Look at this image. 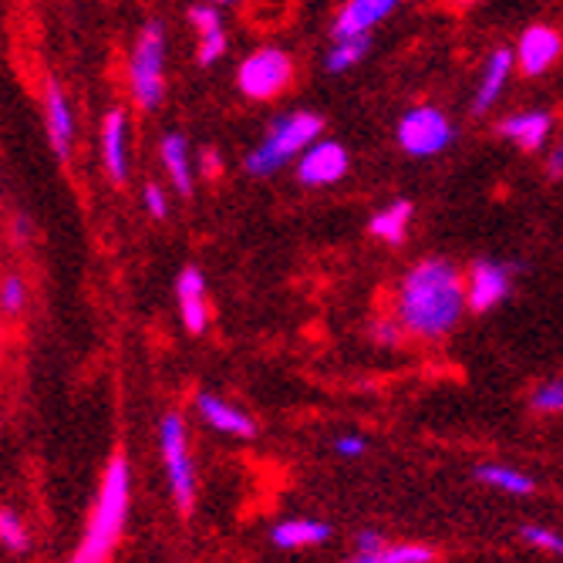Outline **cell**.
I'll list each match as a JSON object with an SVG mask.
<instances>
[{"mask_svg":"<svg viewBox=\"0 0 563 563\" xmlns=\"http://www.w3.org/2000/svg\"><path fill=\"white\" fill-rule=\"evenodd\" d=\"M523 540L547 550V553H553V556H563V537L547 530V527H523Z\"/></svg>","mask_w":563,"mask_h":563,"instance_id":"28","label":"cell"},{"mask_svg":"<svg viewBox=\"0 0 563 563\" xmlns=\"http://www.w3.org/2000/svg\"><path fill=\"white\" fill-rule=\"evenodd\" d=\"M452 142V125L449 119L432 109V106H416L412 112H405L398 122V145L416 159H429L445 152Z\"/></svg>","mask_w":563,"mask_h":563,"instance_id":"7","label":"cell"},{"mask_svg":"<svg viewBox=\"0 0 563 563\" xmlns=\"http://www.w3.org/2000/svg\"><path fill=\"white\" fill-rule=\"evenodd\" d=\"M75 112H71V101L65 95V88L58 81H47L44 88V135H47V145L51 152L68 163L71 159V148H75Z\"/></svg>","mask_w":563,"mask_h":563,"instance_id":"8","label":"cell"},{"mask_svg":"<svg viewBox=\"0 0 563 563\" xmlns=\"http://www.w3.org/2000/svg\"><path fill=\"white\" fill-rule=\"evenodd\" d=\"M476 476L486 486H493L499 493H509V496H530L533 493V479L527 473H520V470H509V466H479Z\"/></svg>","mask_w":563,"mask_h":563,"instance_id":"22","label":"cell"},{"mask_svg":"<svg viewBox=\"0 0 563 563\" xmlns=\"http://www.w3.org/2000/svg\"><path fill=\"white\" fill-rule=\"evenodd\" d=\"M27 303V280L21 274H8L4 280H0V314H21Z\"/></svg>","mask_w":563,"mask_h":563,"instance_id":"24","label":"cell"},{"mask_svg":"<svg viewBox=\"0 0 563 563\" xmlns=\"http://www.w3.org/2000/svg\"><path fill=\"white\" fill-rule=\"evenodd\" d=\"M196 166H199V173L207 176V179L220 176V169H223V166H220V152H217V148H202V152H199V163H196Z\"/></svg>","mask_w":563,"mask_h":563,"instance_id":"33","label":"cell"},{"mask_svg":"<svg viewBox=\"0 0 563 563\" xmlns=\"http://www.w3.org/2000/svg\"><path fill=\"white\" fill-rule=\"evenodd\" d=\"M509 294V267L503 264H493V261H479L470 274V284H466V300L476 314L489 311L496 307L503 297Z\"/></svg>","mask_w":563,"mask_h":563,"instance_id":"12","label":"cell"},{"mask_svg":"<svg viewBox=\"0 0 563 563\" xmlns=\"http://www.w3.org/2000/svg\"><path fill=\"white\" fill-rule=\"evenodd\" d=\"M176 297H179V318L189 334H202L210 321V307H207V284L196 267H186L176 280Z\"/></svg>","mask_w":563,"mask_h":563,"instance_id":"13","label":"cell"},{"mask_svg":"<svg viewBox=\"0 0 563 563\" xmlns=\"http://www.w3.org/2000/svg\"><path fill=\"white\" fill-rule=\"evenodd\" d=\"M0 347H4V324H0Z\"/></svg>","mask_w":563,"mask_h":563,"instance_id":"37","label":"cell"},{"mask_svg":"<svg viewBox=\"0 0 563 563\" xmlns=\"http://www.w3.org/2000/svg\"><path fill=\"white\" fill-rule=\"evenodd\" d=\"M499 132L509 139V142H517L520 148L533 152L547 142L550 135V115L547 112H520V115H509L499 122Z\"/></svg>","mask_w":563,"mask_h":563,"instance_id":"18","label":"cell"},{"mask_svg":"<svg viewBox=\"0 0 563 563\" xmlns=\"http://www.w3.org/2000/svg\"><path fill=\"white\" fill-rule=\"evenodd\" d=\"M514 62H517V55L509 47L493 51L489 62H486V71H483V81H479V91L473 98V112H486L493 101L499 98V91L509 81V71H514Z\"/></svg>","mask_w":563,"mask_h":563,"instance_id":"16","label":"cell"},{"mask_svg":"<svg viewBox=\"0 0 563 563\" xmlns=\"http://www.w3.org/2000/svg\"><path fill=\"white\" fill-rule=\"evenodd\" d=\"M14 240H18V243L31 240V223H27V217H14Z\"/></svg>","mask_w":563,"mask_h":563,"instance_id":"35","label":"cell"},{"mask_svg":"<svg viewBox=\"0 0 563 563\" xmlns=\"http://www.w3.org/2000/svg\"><path fill=\"white\" fill-rule=\"evenodd\" d=\"M142 202H145L148 217L166 220V213H169V199H166V189H163L159 183H145V189H142Z\"/></svg>","mask_w":563,"mask_h":563,"instance_id":"30","label":"cell"},{"mask_svg":"<svg viewBox=\"0 0 563 563\" xmlns=\"http://www.w3.org/2000/svg\"><path fill=\"white\" fill-rule=\"evenodd\" d=\"M334 449H338V455H347V459H354V455H362L365 449H368V442L362 439V435H341L338 442H334Z\"/></svg>","mask_w":563,"mask_h":563,"instance_id":"32","label":"cell"},{"mask_svg":"<svg viewBox=\"0 0 563 563\" xmlns=\"http://www.w3.org/2000/svg\"><path fill=\"white\" fill-rule=\"evenodd\" d=\"M533 408L537 412H563V382H547L533 391Z\"/></svg>","mask_w":563,"mask_h":563,"instance_id":"26","label":"cell"},{"mask_svg":"<svg viewBox=\"0 0 563 563\" xmlns=\"http://www.w3.org/2000/svg\"><path fill=\"white\" fill-rule=\"evenodd\" d=\"M408 220H412V202H391V207L378 210L368 223V233L385 240V243H401L405 240V230H408Z\"/></svg>","mask_w":563,"mask_h":563,"instance_id":"20","label":"cell"},{"mask_svg":"<svg viewBox=\"0 0 563 563\" xmlns=\"http://www.w3.org/2000/svg\"><path fill=\"white\" fill-rule=\"evenodd\" d=\"M324 122L314 112H294V115H280L267 139L246 156V173L250 176H271L280 166H287L297 152H303L307 145H314V139L321 135Z\"/></svg>","mask_w":563,"mask_h":563,"instance_id":"3","label":"cell"},{"mask_svg":"<svg viewBox=\"0 0 563 563\" xmlns=\"http://www.w3.org/2000/svg\"><path fill=\"white\" fill-rule=\"evenodd\" d=\"M196 405H199V416L207 419V426H213L217 432L240 435V439H253V435H257V426H253V419L246 412H240L236 405H230L227 398L202 391L196 398Z\"/></svg>","mask_w":563,"mask_h":563,"instance_id":"14","label":"cell"},{"mask_svg":"<svg viewBox=\"0 0 563 563\" xmlns=\"http://www.w3.org/2000/svg\"><path fill=\"white\" fill-rule=\"evenodd\" d=\"M563 173V148L556 152V156L550 159V176H560Z\"/></svg>","mask_w":563,"mask_h":563,"instance_id":"36","label":"cell"},{"mask_svg":"<svg viewBox=\"0 0 563 563\" xmlns=\"http://www.w3.org/2000/svg\"><path fill=\"white\" fill-rule=\"evenodd\" d=\"M294 78V62L284 47H261L240 65L236 71V85L246 98L253 101H267L277 98Z\"/></svg>","mask_w":563,"mask_h":563,"instance_id":"6","label":"cell"},{"mask_svg":"<svg viewBox=\"0 0 563 563\" xmlns=\"http://www.w3.org/2000/svg\"><path fill=\"white\" fill-rule=\"evenodd\" d=\"M405 334L408 331H405L401 321H385V318L382 321H372V341L382 344V347H398Z\"/></svg>","mask_w":563,"mask_h":563,"instance_id":"29","label":"cell"},{"mask_svg":"<svg viewBox=\"0 0 563 563\" xmlns=\"http://www.w3.org/2000/svg\"><path fill=\"white\" fill-rule=\"evenodd\" d=\"M347 173V152L338 142H314L303 148L297 163V179L303 186H331Z\"/></svg>","mask_w":563,"mask_h":563,"instance_id":"9","label":"cell"},{"mask_svg":"<svg viewBox=\"0 0 563 563\" xmlns=\"http://www.w3.org/2000/svg\"><path fill=\"white\" fill-rule=\"evenodd\" d=\"M398 0H347L344 11L334 21V34L338 37H354V34H368L375 24H382Z\"/></svg>","mask_w":563,"mask_h":563,"instance_id":"15","label":"cell"},{"mask_svg":"<svg viewBox=\"0 0 563 563\" xmlns=\"http://www.w3.org/2000/svg\"><path fill=\"white\" fill-rule=\"evenodd\" d=\"M213 4H236V0H213Z\"/></svg>","mask_w":563,"mask_h":563,"instance_id":"38","label":"cell"},{"mask_svg":"<svg viewBox=\"0 0 563 563\" xmlns=\"http://www.w3.org/2000/svg\"><path fill=\"white\" fill-rule=\"evenodd\" d=\"M331 537V527L328 523H318V520H287V523H277L271 540L274 547L280 550H300V547H318Z\"/></svg>","mask_w":563,"mask_h":563,"instance_id":"19","label":"cell"},{"mask_svg":"<svg viewBox=\"0 0 563 563\" xmlns=\"http://www.w3.org/2000/svg\"><path fill=\"white\" fill-rule=\"evenodd\" d=\"M101 166L119 186L129 179V119L122 109H112L101 119Z\"/></svg>","mask_w":563,"mask_h":563,"instance_id":"11","label":"cell"},{"mask_svg":"<svg viewBox=\"0 0 563 563\" xmlns=\"http://www.w3.org/2000/svg\"><path fill=\"white\" fill-rule=\"evenodd\" d=\"M560 51H563V37L553 27H547V24H533L520 37L517 65H520V71L527 78H537V75L553 68V62L560 58Z\"/></svg>","mask_w":563,"mask_h":563,"instance_id":"10","label":"cell"},{"mask_svg":"<svg viewBox=\"0 0 563 563\" xmlns=\"http://www.w3.org/2000/svg\"><path fill=\"white\" fill-rule=\"evenodd\" d=\"M223 51H227V34H223V27L199 34V65H213V62H220V58H223Z\"/></svg>","mask_w":563,"mask_h":563,"instance_id":"27","label":"cell"},{"mask_svg":"<svg viewBox=\"0 0 563 563\" xmlns=\"http://www.w3.org/2000/svg\"><path fill=\"white\" fill-rule=\"evenodd\" d=\"M0 543H4L8 550H14V553L31 547V533H27L24 520L18 514H11V509L0 514Z\"/></svg>","mask_w":563,"mask_h":563,"instance_id":"25","label":"cell"},{"mask_svg":"<svg viewBox=\"0 0 563 563\" xmlns=\"http://www.w3.org/2000/svg\"><path fill=\"white\" fill-rule=\"evenodd\" d=\"M129 503H132V470L125 463V455H115L106 466V476H101V489L98 499L91 506V517L85 523V537L71 553V563H109L125 520H129Z\"/></svg>","mask_w":563,"mask_h":563,"instance_id":"2","label":"cell"},{"mask_svg":"<svg viewBox=\"0 0 563 563\" xmlns=\"http://www.w3.org/2000/svg\"><path fill=\"white\" fill-rule=\"evenodd\" d=\"M368 47H372V37L368 34H354V37H338V44L331 47V55H328V71L331 75H341L347 68H354L357 62H362L368 55Z\"/></svg>","mask_w":563,"mask_h":563,"instance_id":"23","label":"cell"},{"mask_svg":"<svg viewBox=\"0 0 563 563\" xmlns=\"http://www.w3.org/2000/svg\"><path fill=\"white\" fill-rule=\"evenodd\" d=\"M189 21H192L196 34H207V31L223 27V21H220V14H217L213 4H196V8H189Z\"/></svg>","mask_w":563,"mask_h":563,"instance_id":"31","label":"cell"},{"mask_svg":"<svg viewBox=\"0 0 563 563\" xmlns=\"http://www.w3.org/2000/svg\"><path fill=\"white\" fill-rule=\"evenodd\" d=\"M435 553L419 543H401V547H378L372 553H354L347 563H432Z\"/></svg>","mask_w":563,"mask_h":563,"instance_id":"21","label":"cell"},{"mask_svg":"<svg viewBox=\"0 0 563 563\" xmlns=\"http://www.w3.org/2000/svg\"><path fill=\"white\" fill-rule=\"evenodd\" d=\"M129 85L139 109L145 112L159 109V101L166 95V31L159 21H148L132 44Z\"/></svg>","mask_w":563,"mask_h":563,"instance_id":"4","label":"cell"},{"mask_svg":"<svg viewBox=\"0 0 563 563\" xmlns=\"http://www.w3.org/2000/svg\"><path fill=\"white\" fill-rule=\"evenodd\" d=\"M159 156H163V166H166V173H169L176 192H179V196H189V192H192V169H196V163H192V156H189V142H186V135L169 132V135L163 139V145H159Z\"/></svg>","mask_w":563,"mask_h":563,"instance_id":"17","label":"cell"},{"mask_svg":"<svg viewBox=\"0 0 563 563\" xmlns=\"http://www.w3.org/2000/svg\"><path fill=\"white\" fill-rule=\"evenodd\" d=\"M159 452L166 463V476L176 496V506L183 514L192 509L196 499V473H192V455H189V439H186V426L176 412H169L159 422Z\"/></svg>","mask_w":563,"mask_h":563,"instance_id":"5","label":"cell"},{"mask_svg":"<svg viewBox=\"0 0 563 563\" xmlns=\"http://www.w3.org/2000/svg\"><path fill=\"white\" fill-rule=\"evenodd\" d=\"M466 303V284L449 261H422L405 274L395 311L408 334L435 341L459 324Z\"/></svg>","mask_w":563,"mask_h":563,"instance_id":"1","label":"cell"},{"mask_svg":"<svg viewBox=\"0 0 563 563\" xmlns=\"http://www.w3.org/2000/svg\"><path fill=\"white\" fill-rule=\"evenodd\" d=\"M378 547H382V537L378 533H362V537H357V553H372Z\"/></svg>","mask_w":563,"mask_h":563,"instance_id":"34","label":"cell"}]
</instances>
